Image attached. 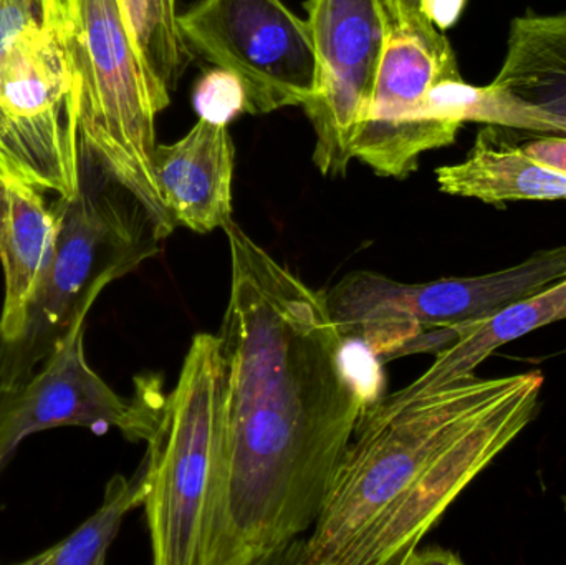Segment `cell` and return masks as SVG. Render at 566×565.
I'll return each instance as SVG.
<instances>
[{
	"label": "cell",
	"instance_id": "1",
	"mask_svg": "<svg viewBox=\"0 0 566 565\" xmlns=\"http://www.w3.org/2000/svg\"><path fill=\"white\" fill-rule=\"evenodd\" d=\"M222 318L224 494L209 565L289 563L375 400L316 291L234 221Z\"/></svg>",
	"mask_w": 566,
	"mask_h": 565
},
{
	"label": "cell",
	"instance_id": "2",
	"mask_svg": "<svg viewBox=\"0 0 566 565\" xmlns=\"http://www.w3.org/2000/svg\"><path fill=\"white\" fill-rule=\"evenodd\" d=\"M541 372L458 378L363 410L310 536L289 563L406 565L541 408Z\"/></svg>",
	"mask_w": 566,
	"mask_h": 565
},
{
	"label": "cell",
	"instance_id": "3",
	"mask_svg": "<svg viewBox=\"0 0 566 565\" xmlns=\"http://www.w3.org/2000/svg\"><path fill=\"white\" fill-rule=\"evenodd\" d=\"M52 209L55 234L22 328L0 344V390L25 384L103 289L158 255L166 241L142 201L82 146L78 188Z\"/></svg>",
	"mask_w": 566,
	"mask_h": 565
},
{
	"label": "cell",
	"instance_id": "4",
	"mask_svg": "<svg viewBox=\"0 0 566 565\" xmlns=\"http://www.w3.org/2000/svg\"><path fill=\"white\" fill-rule=\"evenodd\" d=\"M0 169L59 198L78 188L70 0H0Z\"/></svg>",
	"mask_w": 566,
	"mask_h": 565
},
{
	"label": "cell",
	"instance_id": "5",
	"mask_svg": "<svg viewBox=\"0 0 566 565\" xmlns=\"http://www.w3.org/2000/svg\"><path fill=\"white\" fill-rule=\"evenodd\" d=\"M224 364L198 334L149 438L146 523L156 565H209L224 494Z\"/></svg>",
	"mask_w": 566,
	"mask_h": 565
},
{
	"label": "cell",
	"instance_id": "6",
	"mask_svg": "<svg viewBox=\"0 0 566 565\" xmlns=\"http://www.w3.org/2000/svg\"><path fill=\"white\" fill-rule=\"evenodd\" d=\"M78 75L80 146L148 209L166 239L176 226L153 171L156 108L119 0H70Z\"/></svg>",
	"mask_w": 566,
	"mask_h": 565
},
{
	"label": "cell",
	"instance_id": "7",
	"mask_svg": "<svg viewBox=\"0 0 566 565\" xmlns=\"http://www.w3.org/2000/svg\"><path fill=\"white\" fill-rule=\"evenodd\" d=\"M178 27L192 53L241 80L251 115L312 98V33L283 0H196L179 13Z\"/></svg>",
	"mask_w": 566,
	"mask_h": 565
},
{
	"label": "cell",
	"instance_id": "8",
	"mask_svg": "<svg viewBox=\"0 0 566 565\" xmlns=\"http://www.w3.org/2000/svg\"><path fill=\"white\" fill-rule=\"evenodd\" d=\"M461 79L454 50L429 20L392 25L368 115L353 142V159L382 178L406 179L424 153L451 146L462 123L429 118L428 93Z\"/></svg>",
	"mask_w": 566,
	"mask_h": 565
},
{
	"label": "cell",
	"instance_id": "9",
	"mask_svg": "<svg viewBox=\"0 0 566 565\" xmlns=\"http://www.w3.org/2000/svg\"><path fill=\"white\" fill-rule=\"evenodd\" d=\"M315 49V92L305 103L315 129L313 163L323 176L343 178L352 146L368 115L391 17L382 0H306Z\"/></svg>",
	"mask_w": 566,
	"mask_h": 565
},
{
	"label": "cell",
	"instance_id": "10",
	"mask_svg": "<svg viewBox=\"0 0 566 565\" xmlns=\"http://www.w3.org/2000/svg\"><path fill=\"white\" fill-rule=\"evenodd\" d=\"M85 321L56 345L20 387L0 390V473L20 444L59 427L118 428L129 441H148L158 427L166 395L159 378L136 380L135 397L116 394L85 357Z\"/></svg>",
	"mask_w": 566,
	"mask_h": 565
},
{
	"label": "cell",
	"instance_id": "11",
	"mask_svg": "<svg viewBox=\"0 0 566 565\" xmlns=\"http://www.w3.org/2000/svg\"><path fill=\"white\" fill-rule=\"evenodd\" d=\"M234 158L228 126L205 119L179 142L156 146V186L176 228L209 234L232 221Z\"/></svg>",
	"mask_w": 566,
	"mask_h": 565
},
{
	"label": "cell",
	"instance_id": "12",
	"mask_svg": "<svg viewBox=\"0 0 566 565\" xmlns=\"http://www.w3.org/2000/svg\"><path fill=\"white\" fill-rule=\"evenodd\" d=\"M55 234V215L29 182L0 171V262L6 299L0 315V344L22 328Z\"/></svg>",
	"mask_w": 566,
	"mask_h": 565
},
{
	"label": "cell",
	"instance_id": "13",
	"mask_svg": "<svg viewBox=\"0 0 566 565\" xmlns=\"http://www.w3.org/2000/svg\"><path fill=\"white\" fill-rule=\"evenodd\" d=\"M558 321H566V275L544 291L502 308L492 317L451 328L455 341L438 352L434 364L408 387L382 398L396 404L438 390L458 378L474 374L475 368L502 345Z\"/></svg>",
	"mask_w": 566,
	"mask_h": 565
},
{
	"label": "cell",
	"instance_id": "14",
	"mask_svg": "<svg viewBox=\"0 0 566 565\" xmlns=\"http://www.w3.org/2000/svg\"><path fill=\"white\" fill-rule=\"evenodd\" d=\"M565 275L566 245H562L535 252L522 264L494 274L424 282L421 299L426 321L434 331L484 321Z\"/></svg>",
	"mask_w": 566,
	"mask_h": 565
},
{
	"label": "cell",
	"instance_id": "15",
	"mask_svg": "<svg viewBox=\"0 0 566 565\" xmlns=\"http://www.w3.org/2000/svg\"><path fill=\"white\" fill-rule=\"evenodd\" d=\"M494 129L479 133L474 148L458 165L436 169L446 195L474 198L485 205L566 199V172L528 158L521 146H495Z\"/></svg>",
	"mask_w": 566,
	"mask_h": 565
},
{
	"label": "cell",
	"instance_id": "16",
	"mask_svg": "<svg viewBox=\"0 0 566 565\" xmlns=\"http://www.w3.org/2000/svg\"><path fill=\"white\" fill-rule=\"evenodd\" d=\"M492 88L566 122V12L515 17Z\"/></svg>",
	"mask_w": 566,
	"mask_h": 565
},
{
	"label": "cell",
	"instance_id": "17",
	"mask_svg": "<svg viewBox=\"0 0 566 565\" xmlns=\"http://www.w3.org/2000/svg\"><path fill=\"white\" fill-rule=\"evenodd\" d=\"M126 29L151 83L156 108L165 112L195 53L178 27V0H119Z\"/></svg>",
	"mask_w": 566,
	"mask_h": 565
},
{
	"label": "cell",
	"instance_id": "18",
	"mask_svg": "<svg viewBox=\"0 0 566 565\" xmlns=\"http://www.w3.org/2000/svg\"><path fill=\"white\" fill-rule=\"evenodd\" d=\"M148 496V460L143 458L132 478L115 474L106 484L102 506L78 530L39 556L29 565H103L109 546L118 536L123 520L129 511L145 506Z\"/></svg>",
	"mask_w": 566,
	"mask_h": 565
},
{
	"label": "cell",
	"instance_id": "19",
	"mask_svg": "<svg viewBox=\"0 0 566 565\" xmlns=\"http://www.w3.org/2000/svg\"><path fill=\"white\" fill-rule=\"evenodd\" d=\"M426 116L452 119L464 125L468 122L511 126L535 133H564L565 119L522 105L517 100L488 86H472L464 80L454 79L439 83L426 98Z\"/></svg>",
	"mask_w": 566,
	"mask_h": 565
},
{
	"label": "cell",
	"instance_id": "20",
	"mask_svg": "<svg viewBox=\"0 0 566 565\" xmlns=\"http://www.w3.org/2000/svg\"><path fill=\"white\" fill-rule=\"evenodd\" d=\"M192 105L199 119L228 126L248 113V95L234 73L216 66L199 76L192 90Z\"/></svg>",
	"mask_w": 566,
	"mask_h": 565
},
{
	"label": "cell",
	"instance_id": "21",
	"mask_svg": "<svg viewBox=\"0 0 566 565\" xmlns=\"http://www.w3.org/2000/svg\"><path fill=\"white\" fill-rule=\"evenodd\" d=\"M521 149L528 158L566 172V138L564 136H542L521 146Z\"/></svg>",
	"mask_w": 566,
	"mask_h": 565
},
{
	"label": "cell",
	"instance_id": "22",
	"mask_svg": "<svg viewBox=\"0 0 566 565\" xmlns=\"http://www.w3.org/2000/svg\"><path fill=\"white\" fill-rule=\"evenodd\" d=\"M465 2L468 0H421L419 9L436 29L446 32L461 19Z\"/></svg>",
	"mask_w": 566,
	"mask_h": 565
},
{
	"label": "cell",
	"instance_id": "23",
	"mask_svg": "<svg viewBox=\"0 0 566 565\" xmlns=\"http://www.w3.org/2000/svg\"><path fill=\"white\" fill-rule=\"evenodd\" d=\"M391 17L392 25H402V23L421 22L428 20L419 9L421 0H382Z\"/></svg>",
	"mask_w": 566,
	"mask_h": 565
},
{
	"label": "cell",
	"instance_id": "24",
	"mask_svg": "<svg viewBox=\"0 0 566 565\" xmlns=\"http://www.w3.org/2000/svg\"><path fill=\"white\" fill-rule=\"evenodd\" d=\"M564 503H565V510H566V496L564 498Z\"/></svg>",
	"mask_w": 566,
	"mask_h": 565
},
{
	"label": "cell",
	"instance_id": "25",
	"mask_svg": "<svg viewBox=\"0 0 566 565\" xmlns=\"http://www.w3.org/2000/svg\"><path fill=\"white\" fill-rule=\"evenodd\" d=\"M0 171H2V169H0Z\"/></svg>",
	"mask_w": 566,
	"mask_h": 565
}]
</instances>
